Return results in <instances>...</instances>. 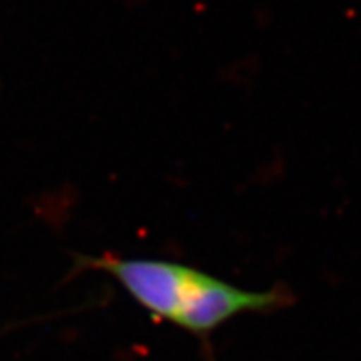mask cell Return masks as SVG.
Instances as JSON below:
<instances>
[{
  "label": "cell",
  "mask_w": 361,
  "mask_h": 361,
  "mask_svg": "<svg viewBox=\"0 0 361 361\" xmlns=\"http://www.w3.org/2000/svg\"><path fill=\"white\" fill-rule=\"evenodd\" d=\"M78 266L107 273L153 317L176 324L197 338H207L236 315L279 308L286 299L282 290H242L176 262L105 255L80 257Z\"/></svg>",
  "instance_id": "6da1fadb"
}]
</instances>
